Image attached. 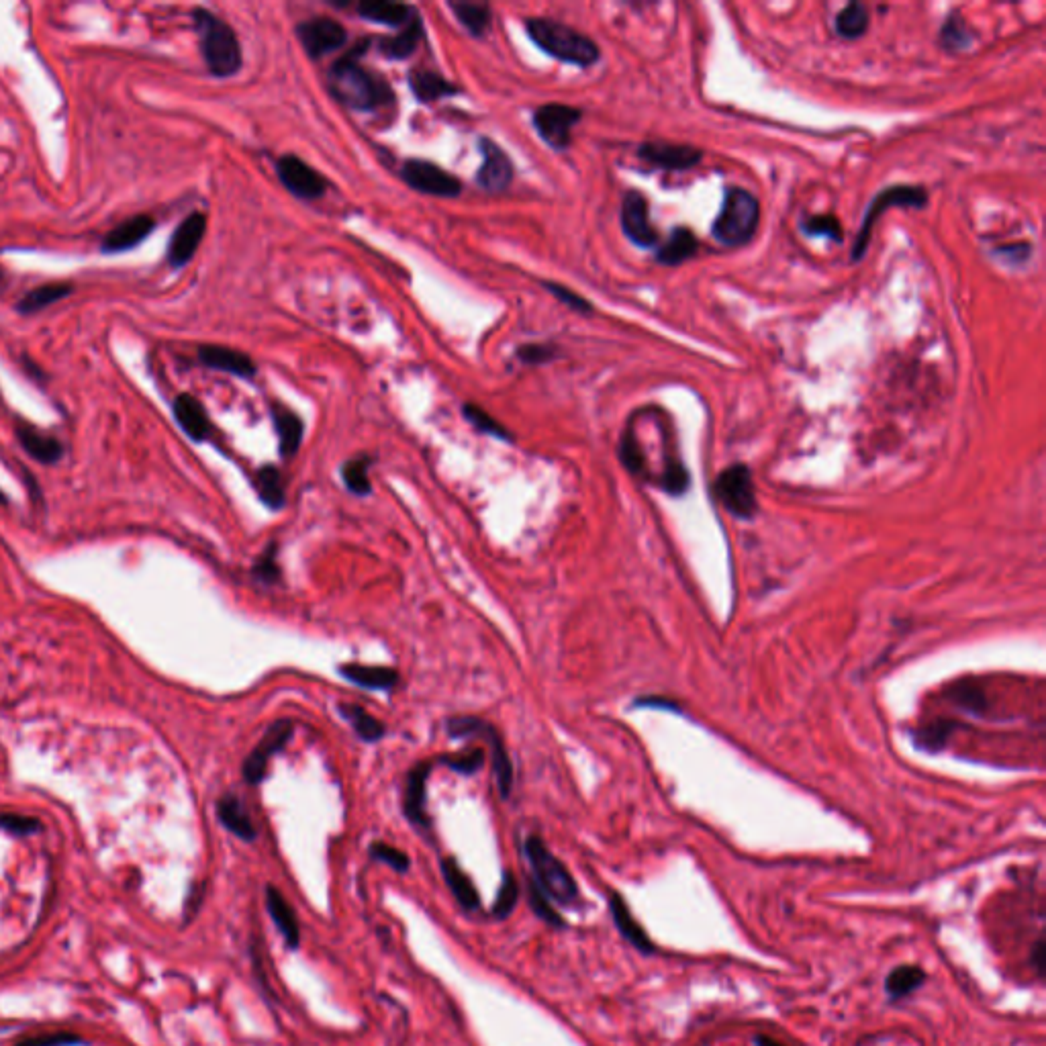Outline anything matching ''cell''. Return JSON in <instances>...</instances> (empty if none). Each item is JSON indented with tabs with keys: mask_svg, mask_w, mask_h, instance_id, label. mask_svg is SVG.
Returning <instances> with one entry per match:
<instances>
[{
	"mask_svg": "<svg viewBox=\"0 0 1046 1046\" xmlns=\"http://www.w3.org/2000/svg\"><path fill=\"white\" fill-rule=\"evenodd\" d=\"M622 229L630 242L638 248H656L658 233L654 231L648 215V201L642 193H628L622 203Z\"/></svg>",
	"mask_w": 1046,
	"mask_h": 1046,
	"instance_id": "obj_17",
	"label": "cell"
},
{
	"mask_svg": "<svg viewBox=\"0 0 1046 1046\" xmlns=\"http://www.w3.org/2000/svg\"><path fill=\"white\" fill-rule=\"evenodd\" d=\"M528 899H530V908L534 910V914L544 920L546 924L554 926V928H566V922L564 918L556 912V908L552 906L550 897L536 885L534 879L528 881Z\"/></svg>",
	"mask_w": 1046,
	"mask_h": 1046,
	"instance_id": "obj_43",
	"label": "cell"
},
{
	"mask_svg": "<svg viewBox=\"0 0 1046 1046\" xmlns=\"http://www.w3.org/2000/svg\"><path fill=\"white\" fill-rule=\"evenodd\" d=\"M358 13L366 21L387 27H403L415 15L411 7L401 3H389V0H364V3L358 5Z\"/></svg>",
	"mask_w": 1046,
	"mask_h": 1046,
	"instance_id": "obj_33",
	"label": "cell"
},
{
	"mask_svg": "<svg viewBox=\"0 0 1046 1046\" xmlns=\"http://www.w3.org/2000/svg\"><path fill=\"white\" fill-rule=\"evenodd\" d=\"M297 37L311 58H321L340 50L348 41L346 29L329 17H313L297 27Z\"/></svg>",
	"mask_w": 1046,
	"mask_h": 1046,
	"instance_id": "obj_13",
	"label": "cell"
},
{
	"mask_svg": "<svg viewBox=\"0 0 1046 1046\" xmlns=\"http://www.w3.org/2000/svg\"><path fill=\"white\" fill-rule=\"evenodd\" d=\"M558 350L550 344H526L517 350V358L523 364H548L556 358Z\"/></svg>",
	"mask_w": 1046,
	"mask_h": 1046,
	"instance_id": "obj_51",
	"label": "cell"
},
{
	"mask_svg": "<svg viewBox=\"0 0 1046 1046\" xmlns=\"http://www.w3.org/2000/svg\"><path fill=\"white\" fill-rule=\"evenodd\" d=\"M370 41L362 39L350 54L329 70V88L334 97L356 111H374L393 101V90L387 80L378 78L358 64V58L368 50Z\"/></svg>",
	"mask_w": 1046,
	"mask_h": 1046,
	"instance_id": "obj_1",
	"label": "cell"
},
{
	"mask_svg": "<svg viewBox=\"0 0 1046 1046\" xmlns=\"http://www.w3.org/2000/svg\"><path fill=\"white\" fill-rule=\"evenodd\" d=\"M82 1042L80 1036L68 1034V1032H54V1034H39L19 1040L15 1046H78Z\"/></svg>",
	"mask_w": 1046,
	"mask_h": 1046,
	"instance_id": "obj_50",
	"label": "cell"
},
{
	"mask_svg": "<svg viewBox=\"0 0 1046 1046\" xmlns=\"http://www.w3.org/2000/svg\"><path fill=\"white\" fill-rule=\"evenodd\" d=\"M485 750L483 748H472L470 752H464L460 756H442L440 763L450 767L454 773L458 775H464V777H470L474 773H479L483 769V763H485Z\"/></svg>",
	"mask_w": 1046,
	"mask_h": 1046,
	"instance_id": "obj_44",
	"label": "cell"
},
{
	"mask_svg": "<svg viewBox=\"0 0 1046 1046\" xmlns=\"http://www.w3.org/2000/svg\"><path fill=\"white\" fill-rule=\"evenodd\" d=\"M370 462L372 460L368 456H358V458L344 462V466H342V481H344L346 489L350 493H354L356 497H368L372 493V485H370V477H368Z\"/></svg>",
	"mask_w": 1046,
	"mask_h": 1046,
	"instance_id": "obj_39",
	"label": "cell"
},
{
	"mask_svg": "<svg viewBox=\"0 0 1046 1046\" xmlns=\"http://www.w3.org/2000/svg\"><path fill=\"white\" fill-rule=\"evenodd\" d=\"M0 503H7V495L3 491H0Z\"/></svg>",
	"mask_w": 1046,
	"mask_h": 1046,
	"instance_id": "obj_57",
	"label": "cell"
},
{
	"mask_svg": "<svg viewBox=\"0 0 1046 1046\" xmlns=\"http://www.w3.org/2000/svg\"><path fill=\"white\" fill-rule=\"evenodd\" d=\"M15 438L25 454L43 466L58 464L66 454L64 444L56 436L45 434L37 425L23 419L15 423Z\"/></svg>",
	"mask_w": 1046,
	"mask_h": 1046,
	"instance_id": "obj_19",
	"label": "cell"
},
{
	"mask_svg": "<svg viewBox=\"0 0 1046 1046\" xmlns=\"http://www.w3.org/2000/svg\"><path fill=\"white\" fill-rule=\"evenodd\" d=\"M338 671L346 681L370 691H391L399 685L401 679L399 673L391 667H366V664L358 662H348Z\"/></svg>",
	"mask_w": 1046,
	"mask_h": 1046,
	"instance_id": "obj_27",
	"label": "cell"
},
{
	"mask_svg": "<svg viewBox=\"0 0 1046 1046\" xmlns=\"http://www.w3.org/2000/svg\"><path fill=\"white\" fill-rule=\"evenodd\" d=\"M172 415L180 430L193 442H205L211 438L213 423L209 419L207 409L197 397L188 393L178 395L172 403Z\"/></svg>",
	"mask_w": 1046,
	"mask_h": 1046,
	"instance_id": "obj_21",
	"label": "cell"
},
{
	"mask_svg": "<svg viewBox=\"0 0 1046 1046\" xmlns=\"http://www.w3.org/2000/svg\"><path fill=\"white\" fill-rule=\"evenodd\" d=\"M72 293H74L72 282H47V284H41V287H35L29 293H25L19 299V303L15 305V309L21 315H35L47 307L68 299Z\"/></svg>",
	"mask_w": 1046,
	"mask_h": 1046,
	"instance_id": "obj_31",
	"label": "cell"
},
{
	"mask_svg": "<svg viewBox=\"0 0 1046 1046\" xmlns=\"http://www.w3.org/2000/svg\"><path fill=\"white\" fill-rule=\"evenodd\" d=\"M462 415H464V419L472 427H477L479 432H483L487 436H493V438H499V440H505V442L513 440L511 434L505 430V427L497 419H493L485 409H481L477 405H464L462 407Z\"/></svg>",
	"mask_w": 1046,
	"mask_h": 1046,
	"instance_id": "obj_41",
	"label": "cell"
},
{
	"mask_svg": "<svg viewBox=\"0 0 1046 1046\" xmlns=\"http://www.w3.org/2000/svg\"><path fill=\"white\" fill-rule=\"evenodd\" d=\"M193 23L209 72L217 78H229L240 72L242 45L237 41L235 31L207 9H195Z\"/></svg>",
	"mask_w": 1046,
	"mask_h": 1046,
	"instance_id": "obj_3",
	"label": "cell"
},
{
	"mask_svg": "<svg viewBox=\"0 0 1046 1046\" xmlns=\"http://www.w3.org/2000/svg\"><path fill=\"white\" fill-rule=\"evenodd\" d=\"M440 867H442L444 881H446L448 889L452 891V895L456 897V901L460 903V908L464 912H477L481 908V895H479L477 887H474L472 879L458 865V861L452 857H446V859H442Z\"/></svg>",
	"mask_w": 1046,
	"mask_h": 1046,
	"instance_id": "obj_28",
	"label": "cell"
},
{
	"mask_svg": "<svg viewBox=\"0 0 1046 1046\" xmlns=\"http://www.w3.org/2000/svg\"><path fill=\"white\" fill-rule=\"evenodd\" d=\"M699 252L697 235L689 227H675L671 237L656 250V260L664 266H679Z\"/></svg>",
	"mask_w": 1046,
	"mask_h": 1046,
	"instance_id": "obj_32",
	"label": "cell"
},
{
	"mask_svg": "<svg viewBox=\"0 0 1046 1046\" xmlns=\"http://www.w3.org/2000/svg\"><path fill=\"white\" fill-rule=\"evenodd\" d=\"M526 29L542 52L560 62L591 68L601 58L599 45L591 37L554 19H528Z\"/></svg>",
	"mask_w": 1046,
	"mask_h": 1046,
	"instance_id": "obj_2",
	"label": "cell"
},
{
	"mask_svg": "<svg viewBox=\"0 0 1046 1046\" xmlns=\"http://www.w3.org/2000/svg\"><path fill=\"white\" fill-rule=\"evenodd\" d=\"M276 172H278V178L284 184V188H289L291 193L299 199L313 201V199L323 197V193L327 190V180L315 168H311L305 160H301L293 154L282 156L276 162Z\"/></svg>",
	"mask_w": 1046,
	"mask_h": 1046,
	"instance_id": "obj_12",
	"label": "cell"
},
{
	"mask_svg": "<svg viewBox=\"0 0 1046 1046\" xmlns=\"http://www.w3.org/2000/svg\"><path fill=\"white\" fill-rule=\"evenodd\" d=\"M217 818L227 832H231L233 836H237L244 842H254L258 838V830H256L250 814L246 812L242 799L235 797L233 793H225L217 801Z\"/></svg>",
	"mask_w": 1046,
	"mask_h": 1046,
	"instance_id": "obj_26",
	"label": "cell"
},
{
	"mask_svg": "<svg viewBox=\"0 0 1046 1046\" xmlns=\"http://www.w3.org/2000/svg\"><path fill=\"white\" fill-rule=\"evenodd\" d=\"M869 23H871V17H869L867 7L863 3H850L848 7H844L838 13V17L834 21V29L842 39H859L867 33Z\"/></svg>",
	"mask_w": 1046,
	"mask_h": 1046,
	"instance_id": "obj_38",
	"label": "cell"
},
{
	"mask_svg": "<svg viewBox=\"0 0 1046 1046\" xmlns=\"http://www.w3.org/2000/svg\"><path fill=\"white\" fill-rule=\"evenodd\" d=\"M638 156L654 168L681 172L697 166L703 158V152L693 146L671 144V141H646L640 146Z\"/></svg>",
	"mask_w": 1046,
	"mask_h": 1046,
	"instance_id": "obj_16",
	"label": "cell"
},
{
	"mask_svg": "<svg viewBox=\"0 0 1046 1046\" xmlns=\"http://www.w3.org/2000/svg\"><path fill=\"white\" fill-rule=\"evenodd\" d=\"M1030 252H1032V248L1028 244H1016V246L995 250V254L1006 256L1008 262H1024L1030 256Z\"/></svg>",
	"mask_w": 1046,
	"mask_h": 1046,
	"instance_id": "obj_52",
	"label": "cell"
},
{
	"mask_svg": "<svg viewBox=\"0 0 1046 1046\" xmlns=\"http://www.w3.org/2000/svg\"><path fill=\"white\" fill-rule=\"evenodd\" d=\"M926 205H928V193H926V188H922V186L895 184V186H889V188L881 190V193L871 201V205H869V209L865 213L861 231L857 235V240H854V246H852V252H850V260L852 262H861L863 260V256L869 250V242H871V233H873L875 221L889 207L924 209Z\"/></svg>",
	"mask_w": 1046,
	"mask_h": 1046,
	"instance_id": "obj_7",
	"label": "cell"
},
{
	"mask_svg": "<svg viewBox=\"0 0 1046 1046\" xmlns=\"http://www.w3.org/2000/svg\"><path fill=\"white\" fill-rule=\"evenodd\" d=\"M546 291H550L560 303H564L568 309H573L577 313H583V315H591L593 313V305L581 297L579 293L570 291L568 287H564V284H558V282H544Z\"/></svg>",
	"mask_w": 1046,
	"mask_h": 1046,
	"instance_id": "obj_47",
	"label": "cell"
},
{
	"mask_svg": "<svg viewBox=\"0 0 1046 1046\" xmlns=\"http://www.w3.org/2000/svg\"><path fill=\"white\" fill-rule=\"evenodd\" d=\"M254 577L260 583H278L280 579V566L276 560V544H270L264 554L254 564Z\"/></svg>",
	"mask_w": 1046,
	"mask_h": 1046,
	"instance_id": "obj_48",
	"label": "cell"
},
{
	"mask_svg": "<svg viewBox=\"0 0 1046 1046\" xmlns=\"http://www.w3.org/2000/svg\"><path fill=\"white\" fill-rule=\"evenodd\" d=\"M7 291V274L3 270V266H0V295H3Z\"/></svg>",
	"mask_w": 1046,
	"mask_h": 1046,
	"instance_id": "obj_56",
	"label": "cell"
},
{
	"mask_svg": "<svg viewBox=\"0 0 1046 1046\" xmlns=\"http://www.w3.org/2000/svg\"><path fill=\"white\" fill-rule=\"evenodd\" d=\"M156 219L148 213H137L119 225H115L103 240H101V252L105 256L123 254L129 250H135L139 244H144L148 237L156 229Z\"/></svg>",
	"mask_w": 1046,
	"mask_h": 1046,
	"instance_id": "obj_15",
	"label": "cell"
},
{
	"mask_svg": "<svg viewBox=\"0 0 1046 1046\" xmlns=\"http://www.w3.org/2000/svg\"><path fill=\"white\" fill-rule=\"evenodd\" d=\"M583 113L568 105H544L534 113V127L538 135L552 150H566L573 139V127L581 121Z\"/></svg>",
	"mask_w": 1046,
	"mask_h": 1046,
	"instance_id": "obj_11",
	"label": "cell"
},
{
	"mask_svg": "<svg viewBox=\"0 0 1046 1046\" xmlns=\"http://www.w3.org/2000/svg\"><path fill=\"white\" fill-rule=\"evenodd\" d=\"M432 769H434L432 760H425V763H417L407 775L405 795H403V814L415 828H430V818H427V814H425V799H427L425 787H427V777H430Z\"/></svg>",
	"mask_w": 1046,
	"mask_h": 1046,
	"instance_id": "obj_22",
	"label": "cell"
},
{
	"mask_svg": "<svg viewBox=\"0 0 1046 1046\" xmlns=\"http://www.w3.org/2000/svg\"><path fill=\"white\" fill-rule=\"evenodd\" d=\"M609 914H611V920L617 928V932H620L624 936L626 942H630L638 953L642 955H654L656 953V944L654 940L648 936V932L644 930V926L634 918L630 906L626 903V899L620 895L611 891L609 893Z\"/></svg>",
	"mask_w": 1046,
	"mask_h": 1046,
	"instance_id": "obj_20",
	"label": "cell"
},
{
	"mask_svg": "<svg viewBox=\"0 0 1046 1046\" xmlns=\"http://www.w3.org/2000/svg\"><path fill=\"white\" fill-rule=\"evenodd\" d=\"M423 39V21L419 15H413L407 25L401 27L397 35L380 39L378 50L389 60H407L415 54L419 41Z\"/></svg>",
	"mask_w": 1046,
	"mask_h": 1046,
	"instance_id": "obj_30",
	"label": "cell"
},
{
	"mask_svg": "<svg viewBox=\"0 0 1046 1046\" xmlns=\"http://www.w3.org/2000/svg\"><path fill=\"white\" fill-rule=\"evenodd\" d=\"M401 176L411 188L423 195L454 199L462 193V182L454 174L425 160H407L401 168Z\"/></svg>",
	"mask_w": 1046,
	"mask_h": 1046,
	"instance_id": "obj_10",
	"label": "cell"
},
{
	"mask_svg": "<svg viewBox=\"0 0 1046 1046\" xmlns=\"http://www.w3.org/2000/svg\"><path fill=\"white\" fill-rule=\"evenodd\" d=\"M448 7L454 11L456 19L470 31L474 37H483L491 25V9L487 3H472V0H452Z\"/></svg>",
	"mask_w": 1046,
	"mask_h": 1046,
	"instance_id": "obj_37",
	"label": "cell"
},
{
	"mask_svg": "<svg viewBox=\"0 0 1046 1046\" xmlns=\"http://www.w3.org/2000/svg\"><path fill=\"white\" fill-rule=\"evenodd\" d=\"M205 231H207L205 213L195 211V213H190L186 219H182L168 242V252H166L168 264L178 270L193 260L203 242Z\"/></svg>",
	"mask_w": 1046,
	"mask_h": 1046,
	"instance_id": "obj_14",
	"label": "cell"
},
{
	"mask_svg": "<svg viewBox=\"0 0 1046 1046\" xmlns=\"http://www.w3.org/2000/svg\"><path fill=\"white\" fill-rule=\"evenodd\" d=\"M523 850L534 871L536 885L550 897V901L560 903V906H575L581 899L579 885L566 869V865L552 854V850L542 842L538 836H528L523 842Z\"/></svg>",
	"mask_w": 1046,
	"mask_h": 1046,
	"instance_id": "obj_5",
	"label": "cell"
},
{
	"mask_svg": "<svg viewBox=\"0 0 1046 1046\" xmlns=\"http://www.w3.org/2000/svg\"><path fill=\"white\" fill-rule=\"evenodd\" d=\"M0 828L7 830L9 834H15V836H31V834H37L41 832V822L37 818H31V816H21V814H0Z\"/></svg>",
	"mask_w": 1046,
	"mask_h": 1046,
	"instance_id": "obj_49",
	"label": "cell"
},
{
	"mask_svg": "<svg viewBox=\"0 0 1046 1046\" xmlns=\"http://www.w3.org/2000/svg\"><path fill=\"white\" fill-rule=\"evenodd\" d=\"M926 983V971L920 965H899L885 979V995L889 1002L906 1000Z\"/></svg>",
	"mask_w": 1046,
	"mask_h": 1046,
	"instance_id": "obj_35",
	"label": "cell"
},
{
	"mask_svg": "<svg viewBox=\"0 0 1046 1046\" xmlns=\"http://www.w3.org/2000/svg\"><path fill=\"white\" fill-rule=\"evenodd\" d=\"M754 1044H756V1046H783L781 1042H777L775 1038H771V1036H767V1034H756V1036H754Z\"/></svg>",
	"mask_w": 1046,
	"mask_h": 1046,
	"instance_id": "obj_55",
	"label": "cell"
},
{
	"mask_svg": "<svg viewBox=\"0 0 1046 1046\" xmlns=\"http://www.w3.org/2000/svg\"><path fill=\"white\" fill-rule=\"evenodd\" d=\"M23 366H25V370H27V374H29L31 378H35V380H45L43 370H41V368H39L31 358L23 356Z\"/></svg>",
	"mask_w": 1046,
	"mask_h": 1046,
	"instance_id": "obj_54",
	"label": "cell"
},
{
	"mask_svg": "<svg viewBox=\"0 0 1046 1046\" xmlns=\"http://www.w3.org/2000/svg\"><path fill=\"white\" fill-rule=\"evenodd\" d=\"M338 711H340V716L352 726L354 734L366 744H374L378 740H383V736L387 734L385 724L378 722L364 707H360L356 703H340Z\"/></svg>",
	"mask_w": 1046,
	"mask_h": 1046,
	"instance_id": "obj_34",
	"label": "cell"
},
{
	"mask_svg": "<svg viewBox=\"0 0 1046 1046\" xmlns=\"http://www.w3.org/2000/svg\"><path fill=\"white\" fill-rule=\"evenodd\" d=\"M370 857L378 863H385L389 865L391 869H395L397 873H407L409 867H411V859L407 857V852L387 844V842H372L370 848Z\"/></svg>",
	"mask_w": 1046,
	"mask_h": 1046,
	"instance_id": "obj_45",
	"label": "cell"
},
{
	"mask_svg": "<svg viewBox=\"0 0 1046 1046\" xmlns=\"http://www.w3.org/2000/svg\"><path fill=\"white\" fill-rule=\"evenodd\" d=\"M718 501L736 517L748 519L756 513V489L748 466L734 464L726 468L716 485H713Z\"/></svg>",
	"mask_w": 1046,
	"mask_h": 1046,
	"instance_id": "obj_8",
	"label": "cell"
},
{
	"mask_svg": "<svg viewBox=\"0 0 1046 1046\" xmlns=\"http://www.w3.org/2000/svg\"><path fill=\"white\" fill-rule=\"evenodd\" d=\"M409 88L415 94V99L421 103H434L442 97H452V94L460 92L458 86L448 82L444 76H440L434 70H423L415 68L409 72Z\"/></svg>",
	"mask_w": 1046,
	"mask_h": 1046,
	"instance_id": "obj_29",
	"label": "cell"
},
{
	"mask_svg": "<svg viewBox=\"0 0 1046 1046\" xmlns=\"http://www.w3.org/2000/svg\"><path fill=\"white\" fill-rule=\"evenodd\" d=\"M1032 967L1038 971V975L1042 977V971H1044V938H1038L1034 948H1032Z\"/></svg>",
	"mask_w": 1046,
	"mask_h": 1046,
	"instance_id": "obj_53",
	"label": "cell"
},
{
	"mask_svg": "<svg viewBox=\"0 0 1046 1046\" xmlns=\"http://www.w3.org/2000/svg\"><path fill=\"white\" fill-rule=\"evenodd\" d=\"M446 732L452 738H483V742L489 744L491 760H493V771L497 779V787L503 799L509 797L513 787V765L509 752L503 744V738L499 734V728L489 724L487 720H481L477 716H454L446 722Z\"/></svg>",
	"mask_w": 1046,
	"mask_h": 1046,
	"instance_id": "obj_6",
	"label": "cell"
},
{
	"mask_svg": "<svg viewBox=\"0 0 1046 1046\" xmlns=\"http://www.w3.org/2000/svg\"><path fill=\"white\" fill-rule=\"evenodd\" d=\"M272 421H274V430H276V436H278V450H280V456L282 458H293L299 448H301V442H303V434H305V425L301 421V417L284 405H272Z\"/></svg>",
	"mask_w": 1046,
	"mask_h": 1046,
	"instance_id": "obj_25",
	"label": "cell"
},
{
	"mask_svg": "<svg viewBox=\"0 0 1046 1046\" xmlns=\"http://www.w3.org/2000/svg\"><path fill=\"white\" fill-rule=\"evenodd\" d=\"M293 736H295L293 720L284 718V720H276L274 724H270L266 734L258 742V746L244 760V767H242L244 781L250 785L262 783L266 777V771H268L270 758L287 748V744L293 740Z\"/></svg>",
	"mask_w": 1046,
	"mask_h": 1046,
	"instance_id": "obj_9",
	"label": "cell"
},
{
	"mask_svg": "<svg viewBox=\"0 0 1046 1046\" xmlns=\"http://www.w3.org/2000/svg\"><path fill=\"white\" fill-rule=\"evenodd\" d=\"M266 910L287 946L297 950L301 946V924L297 912L274 885H266Z\"/></svg>",
	"mask_w": 1046,
	"mask_h": 1046,
	"instance_id": "obj_24",
	"label": "cell"
},
{
	"mask_svg": "<svg viewBox=\"0 0 1046 1046\" xmlns=\"http://www.w3.org/2000/svg\"><path fill=\"white\" fill-rule=\"evenodd\" d=\"M254 487H256L260 501L268 509L280 511L284 505H287V489H284L282 472L276 466H270V464L262 466L254 477Z\"/></svg>",
	"mask_w": 1046,
	"mask_h": 1046,
	"instance_id": "obj_36",
	"label": "cell"
},
{
	"mask_svg": "<svg viewBox=\"0 0 1046 1046\" xmlns=\"http://www.w3.org/2000/svg\"><path fill=\"white\" fill-rule=\"evenodd\" d=\"M940 43L946 52H965L973 43V33L959 15H950L942 25Z\"/></svg>",
	"mask_w": 1046,
	"mask_h": 1046,
	"instance_id": "obj_40",
	"label": "cell"
},
{
	"mask_svg": "<svg viewBox=\"0 0 1046 1046\" xmlns=\"http://www.w3.org/2000/svg\"><path fill=\"white\" fill-rule=\"evenodd\" d=\"M801 231L807 235L830 237L834 242H842V225L834 215H814L801 221Z\"/></svg>",
	"mask_w": 1046,
	"mask_h": 1046,
	"instance_id": "obj_46",
	"label": "cell"
},
{
	"mask_svg": "<svg viewBox=\"0 0 1046 1046\" xmlns=\"http://www.w3.org/2000/svg\"><path fill=\"white\" fill-rule=\"evenodd\" d=\"M479 146L483 154V166L477 172V184L491 195L503 193L513 180V164L509 156L489 137H483Z\"/></svg>",
	"mask_w": 1046,
	"mask_h": 1046,
	"instance_id": "obj_18",
	"label": "cell"
},
{
	"mask_svg": "<svg viewBox=\"0 0 1046 1046\" xmlns=\"http://www.w3.org/2000/svg\"><path fill=\"white\" fill-rule=\"evenodd\" d=\"M197 356L203 366H207L211 370L227 372L233 376H240V378H252V376H256V370H258L254 360L248 354H244L240 350H233V348H225V346H215V344L199 346Z\"/></svg>",
	"mask_w": 1046,
	"mask_h": 1046,
	"instance_id": "obj_23",
	"label": "cell"
},
{
	"mask_svg": "<svg viewBox=\"0 0 1046 1046\" xmlns=\"http://www.w3.org/2000/svg\"><path fill=\"white\" fill-rule=\"evenodd\" d=\"M517 899H519V883L511 871H503L497 899L493 903V916L499 920L509 918L517 906Z\"/></svg>",
	"mask_w": 1046,
	"mask_h": 1046,
	"instance_id": "obj_42",
	"label": "cell"
},
{
	"mask_svg": "<svg viewBox=\"0 0 1046 1046\" xmlns=\"http://www.w3.org/2000/svg\"><path fill=\"white\" fill-rule=\"evenodd\" d=\"M760 221V203L746 188L732 186L726 190L720 215L711 225V235L728 248L748 244Z\"/></svg>",
	"mask_w": 1046,
	"mask_h": 1046,
	"instance_id": "obj_4",
	"label": "cell"
}]
</instances>
